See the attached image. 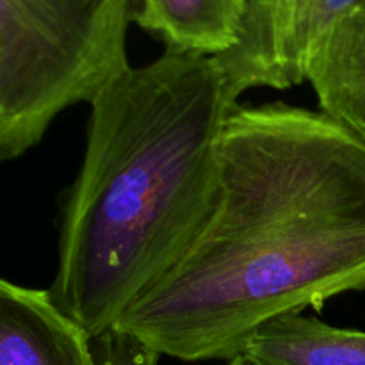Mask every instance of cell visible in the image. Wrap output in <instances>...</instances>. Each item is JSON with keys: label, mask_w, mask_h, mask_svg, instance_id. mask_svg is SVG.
Listing matches in <instances>:
<instances>
[{"label": "cell", "mask_w": 365, "mask_h": 365, "mask_svg": "<svg viewBox=\"0 0 365 365\" xmlns=\"http://www.w3.org/2000/svg\"><path fill=\"white\" fill-rule=\"evenodd\" d=\"M364 291V143L323 110L235 106L205 223L114 328L160 356L228 362L271 319Z\"/></svg>", "instance_id": "cell-1"}, {"label": "cell", "mask_w": 365, "mask_h": 365, "mask_svg": "<svg viewBox=\"0 0 365 365\" xmlns=\"http://www.w3.org/2000/svg\"><path fill=\"white\" fill-rule=\"evenodd\" d=\"M235 106L214 57L170 48L91 100L48 289L91 339L114 328L195 241L216 202Z\"/></svg>", "instance_id": "cell-2"}, {"label": "cell", "mask_w": 365, "mask_h": 365, "mask_svg": "<svg viewBox=\"0 0 365 365\" xmlns=\"http://www.w3.org/2000/svg\"><path fill=\"white\" fill-rule=\"evenodd\" d=\"M135 0H0V163L130 68Z\"/></svg>", "instance_id": "cell-3"}, {"label": "cell", "mask_w": 365, "mask_h": 365, "mask_svg": "<svg viewBox=\"0 0 365 365\" xmlns=\"http://www.w3.org/2000/svg\"><path fill=\"white\" fill-rule=\"evenodd\" d=\"M356 0H246L239 39L214 57L237 102L253 88L289 89L307 82L321 39Z\"/></svg>", "instance_id": "cell-4"}, {"label": "cell", "mask_w": 365, "mask_h": 365, "mask_svg": "<svg viewBox=\"0 0 365 365\" xmlns=\"http://www.w3.org/2000/svg\"><path fill=\"white\" fill-rule=\"evenodd\" d=\"M0 365H96L91 337L48 291L0 278Z\"/></svg>", "instance_id": "cell-5"}, {"label": "cell", "mask_w": 365, "mask_h": 365, "mask_svg": "<svg viewBox=\"0 0 365 365\" xmlns=\"http://www.w3.org/2000/svg\"><path fill=\"white\" fill-rule=\"evenodd\" d=\"M307 82L319 109L365 145V0H356L321 39Z\"/></svg>", "instance_id": "cell-6"}, {"label": "cell", "mask_w": 365, "mask_h": 365, "mask_svg": "<svg viewBox=\"0 0 365 365\" xmlns=\"http://www.w3.org/2000/svg\"><path fill=\"white\" fill-rule=\"evenodd\" d=\"M246 0H139L134 24L166 48L220 57L235 46Z\"/></svg>", "instance_id": "cell-7"}, {"label": "cell", "mask_w": 365, "mask_h": 365, "mask_svg": "<svg viewBox=\"0 0 365 365\" xmlns=\"http://www.w3.org/2000/svg\"><path fill=\"white\" fill-rule=\"evenodd\" d=\"M242 356L257 365H365V331L287 314L257 330Z\"/></svg>", "instance_id": "cell-8"}, {"label": "cell", "mask_w": 365, "mask_h": 365, "mask_svg": "<svg viewBox=\"0 0 365 365\" xmlns=\"http://www.w3.org/2000/svg\"><path fill=\"white\" fill-rule=\"evenodd\" d=\"M96 365H159L160 355L118 328L91 339Z\"/></svg>", "instance_id": "cell-9"}, {"label": "cell", "mask_w": 365, "mask_h": 365, "mask_svg": "<svg viewBox=\"0 0 365 365\" xmlns=\"http://www.w3.org/2000/svg\"><path fill=\"white\" fill-rule=\"evenodd\" d=\"M227 365H257V364L250 362V360H248V359H246V356L239 355V356H235V359L228 360V362H227Z\"/></svg>", "instance_id": "cell-10"}]
</instances>
